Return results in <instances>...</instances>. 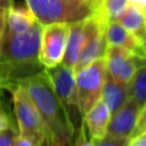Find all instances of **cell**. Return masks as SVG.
Here are the masks:
<instances>
[{"mask_svg": "<svg viewBox=\"0 0 146 146\" xmlns=\"http://www.w3.org/2000/svg\"><path fill=\"white\" fill-rule=\"evenodd\" d=\"M21 84L34 103L42 121L46 146H68L74 124L66 106L56 95L46 70L22 80Z\"/></svg>", "mask_w": 146, "mask_h": 146, "instance_id": "6da1fadb", "label": "cell"}, {"mask_svg": "<svg viewBox=\"0 0 146 146\" xmlns=\"http://www.w3.org/2000/svg\"><path fill=\"white\" fill-rule=\"evenodd\" d=\"M41 31L42 25L38 21L21 33L5 29L0 47V89L9 90L22 80L44 70L39 62Z\"/></svg>", "mask_w": 146, "mask_h": 146, "instance_id": "7a4b0ae2", "label": "cell"}, {"mask_svg": "<svg viewBox=\"0 0 146 146\" xmlns=\"http://www.w3.org/2000/svg\"><path fill=\"white\" fill-rule=\"evenodd\" d=\"M8 91L13 96L19 136L31 140L35 146H46L41 117L26 90L21 84H16Z\"/></svg>", "mask_w": 146, "mask_h": 146, "instance_id": "3957f363", "label": "cell"}, {"mask_svg": "<svg viewBox=\"0 0 146 146\" xmlns=\"http://www.w3.org/2000/svg\"><path fill=\"white\" fill-rule=\"evenodd\" d=\"M27 8L43 26L52 23H74L92 15L90 7L76 6L68 0H26Z\"/></svg>", "mask_w": 146, "mask_h": 146, "instance_id": "277c9868", "label": "cell"}, {"mask_svg": "<svg viewBox=\"0 0 146 146\" xmlns=\"http://www.w3.org/2000/svg\"><path fill=\"white\" fill-rule=\"evenodd\" d=\"M74 72L78 91V110L83 116L102 98L106 79L105 59L104 57L98 58Z\"/></svg>", "mask_w": 146, "mask_h": 146, "instance_id": "5b68a950", "label": "cell"}, {"mask_svg": "<svg viewBox=\"0 0 146 146\" xmlns=\"http://www.w3.org/2000/svg\"><path fill=\"white\" fill-rule=\"evenodd\" d=\"M68 33L70 23H52L42 26L39 62L44 68L54 67L63 62Z\"/></svg>", "mask_w": 146, "mask_h": 146, "instance_id": "8992f818", "label": "cell"}, {"mask_svg": "<svg viewBox=\"0 0 146 146\" xmlns=\"http://www.w3.org/2000/svg\"><path fill=\"white\" fill-rule=\"evenodd\" d=\"M104 59L106 73L113 79L124 83H129L136 70L146 64V59L136 56L122 47L112 44H107Z\"/></svg>", "mask_w": 146, "mask_h": 146, "instance_id": "52a82bcc", "label": "cell"}, {"mask_svg": "<svg viewBox=\"0 0 146 146\" xmlns=\"http://www.w3.org/2000/svg\"><path fill=\"white\" fill-rule=\"evenodd\" d=\"M104 27L105 26L102 25L99 21L92 15L84 19L86 39L74 71H78L84 67L86 65L90 64L91 62L104 57L107 47L104 34Z\"/></svg>", "mask_w": 146, "mask_h": 146, "instance_id": "ba28073f", "label": "cell"}, {"mask_svg": "<svg viewBox=\"0 0 146 146\" xmlns=\"http://www.w3.org/2000/svg\"><path fill=\"white\" fill-rule=\"evenodd\" d=\"M48 73L51 84L56 95L68 108L78 110V91H76V83H75V72L72 67L64 65L63 63L50 67L44 68ZM70 112V111H68Z\"/></svg>", "mask_w": 146, "mask_h": 146, "instance_id": "9c48e42d", "label": "cell"}, {"mask_svg": "<svg viewBox=\"0 0 146 146\" xmlns=\"http://www.w3.org/2000/svg\"><path fill=\"white\" fill-rule=\"evenodd\" d=\"M140 113L141 111L139 106L131 98H129V100L117 112L111 115L106 135L121 138H131L137 128Z\"/></svg>", "mask_w": 146, "mask_h": 146, "instance_id": "30bf717a", "label": "cell"}, {"mask_svg": "<svg viewBox=\"0 0 146 146\" xmlns=\"http://www.w3.org/2000/svg\"><path fill=\"white\" fill-rule=\"evenodd\" d=\"M104 34L107 44L122 47L136 56L146 59V49L144 43L140 42L125 27H123L117 21L108 22L104 27Z\"/></svg>", "mask_w": 146, "mask_h": 146, "instance_id": "8fae6325", "label": "cell"}, {"mask_svg": "<svg viewBox=\"0 0 146 146\" xmlns=\"http://www.w3.org/2000/svg\"><path fill=\"white\" fill-rule=\"evenodd\" d=\"M111 115L107 105L102 99H99L83 115L82 120L91 138H103L106 136Z\"/></svg>", "mask_w": 146, "mask_h": 146, "instance_id": "7c38bea8", "label": "cell"}, {"mask_svg": "<svg viewBox=\"0 0 146 146\" xmlns=\"http://www.w3.org/2000/svg\"><path fill=\"white\" fill-rule=\"evenodd\" d=\"M130 98L129 83L120 82L106 73L104 88L102 91V100L107 105L111 114L117 112Z\"/></svg>", "mask_w": 146, "mask_h": 146, "instance_id": "4fadbf2b", "label": "cell"}, {"mask_svg": "<svg viewBox=\"0 0 146 146\" xmlns=\"http://www.w3.org/2000/svg\"><path fill=\"white\" fill-rule=\"evenodd\" d=\"M86 39V32H84V19L74 22L70 24V33L67 38V43H66V49L63 58V64L72 67L74 70L79 56L81 54V50L83 48Z\"/></svg>", "mask_w": 146, "mask_h": 146, "instance_id": "5bb4252c", "label": "cell"}, {"mask_svg": "<svg viewBox=\"0 0 146 146\" xmlns=\"http://www.w3.org/2000/svg\"><path fill=\"white\" fill-rule=\"evenodd\" d=\"M117 22L132 33L140 42H145L146 36V11L143 9L129 5L123 14L120 16ZM145 46V44H144Z\"/></svg>", "mask_w": 146, "mask_h": 146, "instance_id": "9a60e30c", "label": "cell"}, {"mask_svg": "<svg viewBox=\"0 0 146 146\" xmlns=\"http://www.w3.org/2000/svg\"><path fill=\"white\" fill-rule=\"evenodd\" d=\"M35 17L31 13V10L27 8L22 7H11L7 10V17H6V29L14 33H21L27 31L34 23Z\"/></svg>", "mask_w": 146, "mask_h": 146, "instance_id": "2e32d148", "label": "cell"}, {"mask_svg": "<svg viewBox=\"0 0 146 146\" xmlns=\"http://www.w3.org/2000/svg\"><path fill=\"white\" fill-rule=\"evenodd\" d=\"M129 5V0H102L99 6L92 11V16L105 26L108 22L117 21Z\"/></svg>", "mask_w": 146, "mask_h": 146, "instance_id": "e0dca14e", "label": "cell"}, {"mask_svg": "<svg viewBox=\"0 0 146 146\" xmlns=\"http://www.w3.org/2000/svg\"><path fill=\"white\" fill-rule=\"evenodd\" d=\"M129 90L130 98L139 106L143 113L146 110V64L136 70L129 82Z\"/></svg>", "mask_w": 146, "mask_h": 146, "instance_id": "ac0fdd59", "label": "cell"}, {"mask_svg": "<svg viewBox=\"0 0 146 146\" xmlns=\"http://www.w3.org/2000/svg\"><path fill=\"white\" fill-rule=\"evenodd\" d=\"M18 136V128L10 122L7 128L0 130V146H15Z\"/></svg>", "mask_w": 146, "mask_h": 146, "instance_id": "d6986e66", "label": "cell"}, {"mask_svg": "<svg viewBox=\"0 0 146 146\" xmlns=\"http://www.w3.org/2000/svg\"><path fill=\"white\" fill-rule=\"evenodd\" d=\"M92 146H128L130 138H121V137H113L106 135L103 138H90Z\"/></svg>", "mask_w": 146, "mask_h": 146, "instance_id": "ffe728a7", "label": "cell"}, {"mask_svg": "<svg viewBox=\"0 0 146 146\" xmlns=\"http://www.w3.org/2000/svg\"><path fill=\"white\" fill-rule=\"evenodd\" d=\"M70 146H92L91 139L87 138V128L83 120L80 123V128L76 133H74V141Z\"/></svg>", "mask_w": 146, "mask_h": 146, "instance_id": "44dd1931", "label": "cell"}, {"mask_svg": "<svg viewBox=\"0 0 146 146\" xmlns=\"http://www.w3.org/2000/svg\"><path fill=\"white\" fill-rule=\"evenodd\" d=\"M128 146H146V130L133 135L129 139Z\"/></svg>", "mask_w": 146, "mask_h": 146, "instance_id": "7402d4cb", "label": "cell"}, {"mask_svg": "<svg viewBox=\"0 0 146 146\" xmlns=\"http://www.w3.org/2000/svg\"><path fill=\"white\" fill-rule=\"evenodd\" d=\"M6 17H7V10L3 8H0V47H1L2 38L6 29Z\"/></svg>", "mask_w": 146, "mask_h": 146, "instance_id": "603a6c76", "label": "cell"}, {"mask_svg": "<svg viewBox=\"0 0 146 146\" xmlns=\"http://www.w3.org/2000/svg\"><path fill=\"white\" fill-rule=\"evenodd\" d=\"M145 130H146V110L140 114V116H139V121H138V124H137V128H136L133 135L139 133V132L145 131ZM133 135H132V136H133Z\"/></svg>", "mask_w": 146, "mask_h": 146, "instance_id": "cb8c5ba5", "label": "cell"}, {"mask_svg": "<svg viewBox=\"0 0 146 146\" xmlns=\"http://www.w3.org/2000/svg\"><path fill=\"white\" fill-rule=\"evenodd\" d=\"M10 122H11V120L9 119V116H8V115L5 113V111L0 107V130L7 128Z\"/></svg>", "mask_w": 146, "mask_h": 146, "instance_id": "d4e9b609", "label": "cell"}, {"mask_svg": "<svg viewBox=\"0 0 146 146\" xmlns=\"http://www.w3.org/2000/svg\"><path fill=\"white\" fill-rule=\"evenodd\" d=\"M15 146H35V145H34L31 140H29V139H26V138H24V137L18 136Z\"/></svg>", "mask_w": 146, "mask_h": 146, "instance_id": "484cf974", "label": "cell"}, {"mask_svg": "<svg viewBox=\"0 0 146 146\" xmlns=\"http://www.w3.org/2000/svg\"><path fill=\"white\" fill-rule=\"evenodd\" d=\"M129 3L146 11V0H129Z\"/></svg>", "mask_w": 146, "mask_h": 146, "instance_id": "4316f807", "label": "cell"}, {"mask_svg": "<svg viewBox=\"0 0 146 146\" xmlns=\"http://www.w3.org/2000/svg\"><path fill=\"white\" fill-rule=\"evenodd\" d=\"M13 5V0H0V8L8 10Z\"/></svg>", "mask_w": 146, "mask_h": 146, "instance_id": "83f0119b", "label": "cell"}, {"mask_svg": "<svg viewBox=\"0 0 146 146\" xmlns=\"http://www.w3.org/2000/svg\"><path fill=\"white\" fill-rule=\"evenodd\" d=\"M70 2L76 5V6H81V7H90L87 2V0H68Z\"/></svg>", "mask_w": 146, "mask_h": 146, "instance_id": "f1b7e54d", "label": "cell"}, {"mask_svg": "<svg viewBox=\"0 0 146 146\" xmlns=\"http://www.w3.org/2000/svg\"><path fill=\"white\" fill-rule=\"evenodd\" d=\"M102 2V0H94V3H92V7H91V9H92V11L99 6V3Z\"/></svg>", "mask_w": 146, "mask_h": 146, "instance_id": "f546056e", "label": "cell"}, {"mask_svg": "<svg viewBox=\"0 0 146 146\" xmlns=\"http://www.w3.org/2000/svg\"><path fill=\"white\" fill-rule=\"evenodd\" d=\"M87 2H88V5L90 6V8L92 7V3H94V0H87ZM92 10V9H91Z\"/></svg>", "mask_w": 146, "mask_h": 146, "instance_id": "4dcf8cb0", "label": "cell"}, {"mask_svg": "<svg viewBox=\"0 0 146 146\" xmlns=\"http://www.w3.org/2000/svg\"><path fill=\"white\" fill-rule=\"evenodd\" d=\"M144 44H145V49H146V36H145V42H144Z\"/></svg>", "mask_w": 146, "mask_h": 146, "instance_id": "1f68e13d", "label": "cell"}]
</instances>
